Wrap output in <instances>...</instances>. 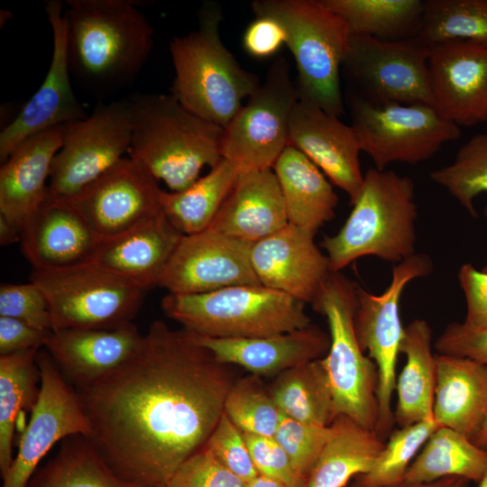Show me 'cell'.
I'll list each match as a JSON object with an SVG mask.
<instances>
[{"label":"cell","instance_id":"ffe728a7","mask_svg":"<svg viewBox=\"0 0 487 487\" xmlns=\"http://www.w3.org/2000/svg\"><path fill=\"white\" fill-rule=\"evenodd\" d=\"M315 234L288 224L253 243L251 264L261 285L311 304L332 273Z\"/></svg>","mask_w":487,"mask_h":487},{"label":"cell","instance_id":"2e32d148","mask_svg":"<svg viewBox=\"0 0 487 487\" xmlns=\"http://www.w3.org/2000/svg\"><path fill=\"white\" fill-rule=\"evenodd\" d=\"M162 191L146 167L129 157L65 200L101 239L119 234L161 210Z\"/></svg>","mask_w":487,"mask_h":487},{"label":"cell","instance_id":"d590c367","mask_svg":"<svg viewBox=\"0 0 487 487\" xmlns=\"http://www.w3.org/2000/svg\"><path fill=\"white\" fill-rule=\"evenodd\" d=\"M340 15L351 34L367 35L383 41H399L418 35L422 12L421 0H321Z\"/></svg>","mask_w":487,"mask_h":487},{"label":"cell","instance_id":"ac0fdd59","mask_svg":"<svg viewBox=\"0 0 487 487\" xmlns=\"http://www.w3.org/2000/svg\"><path fill=\"white\" fill-rule=\"evenodd\" d=\"M45 12L53 35L51 64L41 87L0 133L2 163L26 138L87 116L77 99L70 82L71 75L67 58L66 21L61 2L48 1Z\"/></svg>","mask_w":487,"mask_h":487},{"label":"cell","instance_id":"bcb514c9","mask_svg":"<svg viewBox=\"0 0 487 487\" xmlns=\"http://www.w3.org/2000/svg\"><path fill=\"white\" fill-rule=\"evenodd\" d=\"M244 434L259 474L288 487H308V481L299 473L286 451L273 436Z\"/></svg>","mask_w":487,"mask_h":487},{"label":"cell","instance_id":"11a10c76","mask_svg":"<svg viewBox=\"0 0 487 487\" xmlns=\"http://www.w3.org/2000/svg\"><path fill=\"white\" fill-rule=\"evenodd\" d=\"M472 441L479 447L487 450V419L472 438Z\"/></svg>","mask_w":487,"mask_h":487},{"label":"cell","instance_id":"5b68a950","mask_svg":"<svg viewBox=\"0 0 487 487\" xmlns=\"http://www.w3.org/2000/svg\"><path fill=\"white\" fill-rule=\"evenodd\" d=\"M352 205L339 232L321 243L332 273L363 256L400 262L415 254L418 208L410 178L370 169Z\"/></svg>","mask_w":487,"mask_h":487},{"label":"cell","instance_id":"f1b7e54d","mask_svg":"<svg viewBox=\"0 0 487 487\" xmlns=\"http://www.w3.org/2000/svg\"><path fill=\"white\" fill-rule=\"evenodd\" d=\"M272 170L289 224L317 233L335 216L338 197L326 175L304 153L288 145Z\"/></svg>","mask_w":487,"mask_h":487},{"label":"cell","instance_id":"ee69618b","mask_svg":"<svg viewBox=\"0 0 487 487\" xmlns=\"http://www.w3.org/2000/svg\"><path fill=\"white\" fill-rule=\"evenodd\" d=\"M0 317L15 318L35 328L52 331L47 299L32 281L1 284Z\"/></svg>","mask_w":487,"mask_h":487},{"label":"cell","instance_id":"816d5d0a","mask_svg":"<svg viewBox=\"0 0 487 487\" xmlns=\"http://www.w3.org/2000/svg\"><path fill=\"white\" fill-rule=\"evenodd\" d=\"M21 241V230L14 224L0 216V244H12Z\"/></svg>","mask_w":487,"mask_h":487},{"label":"cell","instance_id":"9f6ffc18","mask_svg":"<svg viewBox=\"0 0 487 487\" xmlns=\"http://www.w3.org/2000/svg\"><path fill=\"white\" fill-rule=\"evenodd\" d=\"M476 487H487V472L481 482L477 483Z\"/></svg>","mask_w":487,"mask_h":487},{"label":"cell","instance_id":"cb8c5ba5","mask_svg":"<svg viewBox=\"0 0 487 487\" xmlns=\"http://www.w3.org/2000/svg\"><path fill=\"white\" fill-rule=\"evenodd\" d=\"M183 235L161 212L101 240L92 262L149 290L158 286Z\"/></svg>","mask_w":487,"mask_h":487},{"label":"cell","instance_id":"e0dca14e","mask_svg":"<svg viewBox=\"0 0 487 487\" xmlns=\"http://www.w3.org/2000/svg\"><path fill=\"white\" fill-rule=\"evenodd\" d=\"M252 244L210 228L184 234L158 286L171 293L197 294L261 285L251 264Z\"/></svg>","mask_w":487,"mask_h":487},{"label":"cell","instance_id":"9a60e30c","mask_svg":"<svg viewBox=\"0 0 487 487\" xmlns=\"http://www.w3.org/2000/svg\"><path fill=\"white\" fill-rule=\"evenodd\" d=\"M36 361L41 375L38 399L2 487H25L40 461L58 441L74 435H90L77 391L47 350L39 351Z\"/></svg>","mask_w":487,"mask_h":487},{"label":"cell","instance_id":"d6986e66","mask_svg":"<svg viewBox=\"0 0 487 487\" xmlns=\"http://www.w3.org/2000/svg\"><path fill=\"white\" fill-rule=\"evenodd\" d=\"M429 87L435 108L458 126L487 121V46L455 40L431 46Z\"/></svg>","mask_w":487,"mask_h":487},{"label":"cell","instance_id":"30bf717a","mask_svg":"<svg viewBox=\"0 0 487 487\" xmlns=\"http://www.w3.org/2000/svg\"><path fill=\"white\" fill-rule=\"evenodd\" d=\"M348 106L361 151L380 170L393 162L427 161L461 135L460 126L430 105L373 104L352 93Z\"/></svg>","mask_w":487,"mask_h":487},{"label":"cell","instance_id":"f35d334b","mask_svg":"<svg viewBox=\"0 0 487 487\" xmlns=\"http://www.w3.org/2000/svg\"><path fill=\"white\" fill-rule=\"evenodd\" d=\"M439 427L431 418L392 431L372 468L355 476L352 487L400 486L413 457Z\"/></svg>","mask_w":487,"mask_h":487},{"label":"cell","instance_id":"603a6c76","mask_svg":"<svg viewBox=\"0 0 487 487\" xmlns=\"http://www.w3.org/2000/svg\"><path fill=\"white\" fill-rule=\"evenodd\" d=\"M143 339L128 323L114 329H65L51 332L44 347L66 380L83 386L127 362Z\"/></svg>","mask_w":487,"mask_h":487},{"label":"cell","instance_id":"60d3db41","mask_svg":"<svg viewBox=\"0 0 487 487\" xmlns=\"http://www.w3.org/2000/svg\"><path fill=\"white\" fill-rule=\"evenodd\" d=\"M224 412L244 433L274 436L283 414L269 388L253 374L235 380L225 400Z\"/></svg>","mask_w":487,"mask_h":487},{"label":"cell","instance_id":"7a4b0ae2","mask_svg":"<svg viewBox=\"0 0 487 487\" xmlns=\"http://www.w3.org/2000/svg\"><path fill=\"white\" fill-rule=\"evenodd\" d=\"M70 75L103 95L132 83L153 44V29L133 0H67Z\"/></svg>","mask_w":487,"mask_h":487},{"label":"cell","instance_id":"6da1fadb","mask_svg":"<svg viewBox=\"0 0 487 487\" xmlns=\"http://www.w3.org/2000/svg\"><path fill=\"white\" fill-rule=\"evenodd\" d=\"M195 335L153 321L137 352L113 372L74 388L88 439L122 479L164 487L200 450L224 413L234 382Z\"/></svg>","mask_w":487,"mask_h":487},{"label":"cell","instance_id":"8992f818","mask_svg":"<svg viewBox=\"0 0 487 487\" xmlns=\"http://www.w3.org/2000/svg\"><path fill=\"white\" fill-rule=\"evenodd\" d=\"M251 7L255 16L282 25L297 66L299 99L341 116L340 70L351 37L346 22L321 0H256Z\"/></svg>","mask_w":487,"mask_h":487},{"label":"cell","instance_id":"e575fe53","mask_svg":"<svg viewBox=\"0 0 487 487\" xmlns=\"http://www.w3.org/2000/svg\"><path fill=\"white\" fill-rule=\"evenodd\" d=\"M25 487H136L119 477L88 437L64 438L57 455L32 476Z\"/></svg>","mask_w":487,"mask_h":487},{"label":"cell","instance_id":"b9f144b4","mask_svg":"<svg viewBox=\"0 0 487 487\" xmlns=\"http://www.w3.org/2000/svg\"><path fill=\"white\" fill-rule=\"evenodd\" d=\"M330 436V426L317 427L282 416L274 438L286 451L299 473L308 481Z\"/></svg>","mask_w":487,"mask_h":487},{"label":"cell","instance_id":"484cf974","mask_svg":"<svg viewBox=\"0 0 487 487\" xmlns=\"http://www.w3.org/2000/svg\"><path fill=\"white\" fill-rule=\"evenodd\" d=\"M64 124L20 142L0 169V216L20 230L49 192L47 179L62 146Z\"/></svg>","mask_w":487,"mask_h":487},{"label":"cell","instance_id":"8d00e7d4","mask_svg":"<svg viewBox=\"0 0 487 487\" xmlns=\"http://www.w3.org/2000/svg\"><path fill=\"white\" fill-rule=\"evenodd\" d=\"M39 349L0 355V473L5 478L13 463L12 442L16 418L32 409L41 381L36 357Z\"/></svg>","mask_w":487,"mask_h":487},{"label":"cell","instance_id":"52a82bcc","mask_svg":"<svg viewBox=\"0 0 487 487\" xmlns=\"http://www.w3.org/2000/svg\"><path fill=\"white\" fill-rule=\"evenodd\" d=\"M304 302L262 285H237L197 294L168 292L164 314L182 328L212 338H254L310 325Z\"/></svg>","mask_w":487,"mask_h":487},{"label":"cell","instance_id":"f5cc1de1","mask_svg":"<svg viewBox=\"0 0 487 487\" xmlns=\"http://www.w3.org/2000/svg\"><path fill=\"white\" fill-rule=\"evenodd\" d=\"M468 482L464 478L450 476L445 477L431 482L419 483V484H411V485H401L399 487H468Z\"/></svg>","mask_w":487,"mask_h":487},{"label":"cell","instance_id":"ab89813d","mask_svg":"<svg viewBox=\"0 0 487 487\" xmlns=\"http://www.w3.org/2000/svg\"><path fill=\"white\" fill-rule=\"evenodd\" d=\"M430 179L476 216L473 199L487 193V132L470 138L460 147L454 161L431 171Z\"/></svg>","mask_w":487,"mask_h":487},{"label":"cell","instance_id":"f6af8a7d","mask_svg":"<svg viewBox=\"0 0 487 487\" xmlns=\"http://www.w3.org/2000/svg\"><path fill=\"white\" fill-rule=\"evenodd\" d=\"M164 487H247V482L203 446L179 465Z\"/></svg>","mask_w":487,"mask_h":487},{"label":"cell","instance_id":"d4e9b609","mask_svg":"<svg viewBox=\"0 0 487 487\" xmlns=\"http://www.w3.org/2000/svg\"><path fill=\"white\" fill-rule=\"evenodd\" d=\"M195 336L220 362L241 366L260 377L277 376L298 365L321 359L330 346L329 333L312 324L293 331L254 338Z\"/></svg>","mask_w":487,"mask_h":487},{"label":"cell","instance_id":"7dc6e473","mask_svg":"<svg viewBox=\"0 0 487 487\" xmlns=\"http://www.w3.org/2000/svg\"><path fill=\"white\" fill-rule=\"evenodd\" d=\"M458 280L466 303L465 318L461 324L469 330L487 329V271L464 263L460 268Z\"/></svg>","mask_w":487,"mask_h":487},{"label":"cell","instance_id":"5bb4252c","mask_svg":"<svg viewBox=\"0 0 487 487\" xmlns=\"http://www.w3.org/2000/svg\"><path fill=\"white\" fill-rule=\"evenodd\" d=\"M132 115L128 98L98 103L90 115L64 124L63 143L55 155L49 193L73 196L129 152Z\"/></svg>","mask_w":487,"mask_h":487},{"label":"cell","instance_id":"c3c4849f","mask_svg":"<svg viewBox=\"0 0 487 487\" xmlns=\"http://www.w3.org/2000/svg\"><path fill=\"white\" fill-rule=\"evenodd\" d=\"M438 354L487 363V329L473 331L461 323L449 324L435 343Z\"/></svg>","mask_w":487,"mask_h":487},{"label":"cell","instance_id":"7c38bea8","mask_svg":"<svg viewBox=\"0 0 487 487\" xmlns=\"http://www.w3.org/2000/svg\"><path fill=\"white\" fill-rule=\"evenodd\" d=\"M432 262L425 254H413L394 265L391 281L380 295L357 288L354 325L363 353L374 362L378 371V422L375 432L385 440L392 432L394 415L392 393L396 388V364L405 328L399 305L406 285L432 271Z\"/></svg>","mask_w":487,"mask_h":487},{"label":"cell","instance_id":"f546056e","mask_svg":"<svg viewBox=\"0 0 487 487\" xmlns=\"http://www.w3.org/2000/svg\"><path fill=\"white\" fill-rule=\"evenodd\" d=\"M431 340L432 330L424 319H415L405 327L400 353L407 361L396 381L398 400L393 411L399 427L434 418L436 361Z\"/></svg>","mask_w":487,"mask_h":487},{"label":"cell","instance_id":"7402d4cb","mask_svg":"<svg viewBox=\"0 0 487 487\" xmlns=\"http://www.w3.org/2000/svg\"><path fill=\"white\" fill-rule=\"evenodd\" d=\"M100 241L65 200L48 192L24 221L20 242L33 268L51 269L92 262Z\"/></svg>","mask_w":487,"mask_h":487},{"label":"cell","instance_id":"277c9868","mask_svg":"<svg viewBox=\"0 0 487 487\" xmlns=\"http://www.w3.org/2000/svg\"><path fill=\"white\" fill-rule=\"evenodd\" d=\"M222 20L221 5L205 2L197 29L174 37L169 49L175 70L170 94L192 113L224 128L261 82L223 43Z\"/></svg>","mask_w":487,"mask_h":487},{"label":"cell","instance_id":"83f0119b","mask_svg":"<svg viewBox=\"0 0 487 487\" xmlns=\"http://www.w3.org/2000/svg\"><path fill=\"white\" fill-rule=\"evenodd\" d=\"M434 418L472 438L487 419V363L436 354Z\"/></svg>","mask_w":487,"mask_h":487},{"label":"cell","instance_id":"74e56055","mask_svg":"<svg viewBox=\"0 0 487 487\" xmlns=\"http://www.w3.org/2000/svg\"><path fill=\"white\" fill-rule=\"evenodd\" d=\"M429 46L470 41L487 46V0H425L417 35Z\"/></svg>","mask_w":487,"mask_h":487},{"label":"cell","instance_id":"6f0895ef","mask_svg":"<svg viewBox=\"0 0 487 487\" xmlns=\"http://www.w3.org/2000/svg\"><path fill=\"white\" fill-rule=\"evenodd\" d=\"M483 271H487V266L483 269Z\"/></svg>","mask_w":487,"mask_h":487},{"label":"cell","instance_id":"836d02e7","mask_svg":"<svg viewBox=\"0 0 487 487\" xmlns=\"http://www.w3.org/2000/svg\"><path fill=\"white\" fill-rule=\"evenodd\" d=\"M240 170L222 159L204 177L180 191L161 195V210L183 234L207 229L232 188Z\"/></svg>","mask_w":487,"mask_h":487},{"label":"cell","instance_id":"4dcf8cb0","mask_svg":"<svg viewBox=\"0 0 487 487\" xmlns=\"http://www.w3.org/2000/svg\"><path fill=\"white\" fill-rule=\"evenodd\" d=\"M385 442L345 415L335 417L308 481V487H344L355 476L367 473Z\"/></svg>","mask_w":487,"mask_h":487},{"label":"cell","instance_id":"4316f807","mask_svg":"<svg viewBox=\"0 0 487 487\" xmlns=\"http://www.w3.org/2000/svg\"><path fill=\"white\" fill-rule=\"evenodd\" d=\"M288 224L277 176L266 169L240 171L207 228L254 243Z\"/></svg>","mask_w":487,"mask_h":487},{"label":"cell","instance_id":"9c48e42d","mask_svg":"<svg viewBox=\"0 0 487 487\" xmlns=\"http://www.w3.org/2000/svg\"><path fill=\"white\" fill-rule=\"evenodd\" d=\"M30 281L49 303L51 329H114L131 323L147 289L93 262L33 268Z\"/></svg>","mask_w":487,"mask_h":487},{"label":"cell","instance_id":"1f68e13d","mask_svg":"<svg viewBox=\"0 0 487 487\" xmlns=\"http://www.w3.org/2000/svg\"><path fill=\"white\" fill-rule=\"evenodd\" d=\"M486 472L487 450L461 433L440 426L410 464L401 485L427 483L450 476L478 483Z\"/></svg>","mask_w":487,"mask_h":487},{"label":"cell","instance_id":"ba28073f","mask_svg":"<svg viewBox=\"0 0 487 487\" xmlns=\"http://www.w3.org/2000/svg\"><path fill=\"white\" fill-rule=\"evenodd\" d=\"M357 288L340 272L331 273L311 303L326 317L330 346L322 358L334 399L335 418L345 415L375 432L378 422V371L358 343L354 317Z\"/></svg>","mask_w":487,"mask_h":487},{"label":"cell","instance_id":"db71d44e","mask_svg":"<svg viewBox=\"0 0 487 487\" xmlns=\"http://www.w3.org/2000/svg\"><path fill=\"white\" fill-rule=\"evenodd\" d=\"M247 487H288L279 481L258 474L253 480L247 482Z\"/></svg>","mask_w":487,"mask_h":487},{"label":"cell","instance_id":"8fae6325","mask_svg":"<svg viewBox=\"0 0 487 487\" xmlns=\"http://www.w3.org/2000/svg\"><path fill=\"white\" fill-rule=\"evenodd\" d=\"M298 101L289 63L280 57L264 82L224 127L222 158L240 171L272 169L289 145L290 117Z\"/></svg>","mask_w":487,"mask_h":487},{"label":"cell","instance_id":"d6a6232c","mask_svg":"<svg viewBox=\"0 0 487 487\" xmlns=\"http://www.w3.org/2000/svg\"><path fill=\"white\" fill-rule=\"evenodd\" d=\"M269 391L286 417L317 427H328L335 419L333 393L322 358L278 374Z\"/></svg>","mask_w":487,"mask_h":487},{"label":"cell","instance_id":"7bdbcfd3","mask_svg":"<svg viewBox=\"0 0 487 487\" xmlns=\"http://www.w3.org/2000/svg\"><path fill=\"white\" fill-rule=\"evenodd\" d=\"M206 447L225 468L246 482L258 471L252 459L244 432L224 412L207 438Z\"/></svg>","mask_w":487,"mask_h":487},{"label":"cell","instance_id":"3957f363","mask_svg":"<svg viewBox=\"0 0 487 487\" xmlns=\"http://www.w3.org/2000/svg\"><path fill=\"white\" fill-rule=\"evenodd\" d=\"M132 115L131 158L143 164L171 191H180L223 158L224 128L186 108L171 94L136 93L127 97Z\"/></svg>","mask_w":487,"mask_h":487},{"label":"cell","instance_id":"681fc988","mask_svg":"<svg viewBox=\"0 0 487 487\" xmlns=\"http://www.w3.org/2000/svg\"><path fill=\"white\" fill-rule=\"evenodd\" d=\"M284 44L286 32L282 25L269 16H256L243 35L244 50L257 59L276 54Z\"/></svg>","mask_w":487,"mask_h":487},{"label":"cell","instance_id":"4fadbf2b","mask_svg":"<svg viewBox=\"0 0 487 487\" xmlns=\"http://www.w3.org/2000/svg\"><path fill=\"white\" fill-rule=\"evenodd\" d=\"M430 48L418 36L383 41L351 34L342 69L360 89L356 94L369 102L434 106L428 73Z\"/></svg>","mask_w":487,"mask_h":487},{"label":"cell","instance_id":"44dd1931","mask_svg":"<svg viewBox=\"0 0 487 487\" xmlns=\"http://www.w3.org/2000/svg\"><path fill=\"white\" fill-rule=\"evenodd\" d=\"M289 145L304 153L337 187L351 204L363 183L359 141L352 125L319 106L299 100L289 122Z\"/></svg>","mask_w":487,"mask_h":487},{"label":"cell","instance_id":"f907efd6","mask_svg":"<svg viewBox=\"0 0 487 487\" xmlns=\"http://www.w3.org/2000/svg\"><path fill=\"white\" fill-rule=\"evenodd\" d=\"M51 330H41L18 319L0 317V355L44 346Z\"/></svg>","mask_w":487,"mask_h":487}]
</instances>
